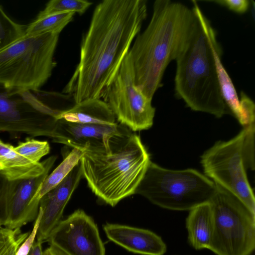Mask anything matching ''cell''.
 <instances>
[{"mask_svg":"<svg viewBox=\"0 0 255 255\" xmlns=\"http://www.w3.org/2000/svg\"><path fill=\"white\" fill-rule=\"evenodd\" d=\"M93 4L85 0H51L39 12L36 18L47 15L67 12L78 13L81 15Z\"/></svg>","mask_w":255,"mask_h":255,"instance_id":"23","label":"cell"},{"mask_svg":"<svg viewBox=\"0 0 255 255\" xmlns=\"http://www.w3.org/2000/svg\"><path fill=\"white\" fill-rule=\"evenodd\" d=\"M147 16L145 0H104L83 36L79 63L63 92L74 103L101 99Z\"/></svg>","mask_w":255,"mask_h":255,"instance_id":"1","label":"cell"},{"mask_svg":"<svg viewBox=\"0 0 255 255\" xmlns=\"http://www.w3.org/2000/svg\"><path fill=\"white\" fill-rule=\"evenodd\" d=\"M57 120L79 124L114 125L115 117L108 104L101 99H88L75 103L60 112Z\"/></svg>","mask_w":255,"mask_h":255,"instance_id":"17","label":"cell"},{"mask_svg":"<svg viewBox=\"0 0 255 255\" xmlns=\"http://www.w3.org/2000/svg\"><path fill=\"white\" fill-rule=\"evenodd\" d=\"M196 22L192 9L170 0H156L150 20L134 39L128 54L136 85L152 100L168 64L187 44Z\"/></svg>","mask_w":255,"mask_h":255,"instance_id":"2","label":"cell"},{"mask_svg":"<svg viewBox=\"0 0 255 255\" xmlns=\"http://www.w3.org/2000/svg\"><path fill=\"white\" fill-rule=\"evenodd\" d=\"M104 231L109 239L126 250L143 255H163L167 246L154 232L119 224H107Z\"/></svg>","mask_w":255,"mask_h":255,"instance_id":"15","label":"cell"},{"mask_svg":"<svg viewBox=\"0 0 255 255\" xmlns=\"http://www.w3.org/2000/svg\"><path fill=\"white\" fill-rule=\"evenodd\" d=\"M27 255H43L42 243L35 241Z\"/></svg>","mask_w":255,"mask_h":255,"instance_id":"30","label":"cell"},{"mask_svg":"<svg viewBox=\"0 0 255 255\" xmlns=\"http://www.w3.org/2000/svg\"><path fill=\"white\" fill-rule=\"evenodd\" d=\"M83 177L80 160L57 186L44 195L39 202L41 217L36 234L37 241L46 242L61 221L64 209Z\"/></svg>","mask_w":255,"mask_h":255,"instance_id":"13","label":"cell"},{"mask_svg":"<svg viewBox=\"0 0 255 255\" xmlns=\"http://www.w3.org/2000/svg\"><path fill=\"white\" fill-rule=\"evenodd\" d=\"M27 26L12 20L0 5V51L24 37Z\"/></svg>","mask_w":255,"mask_h":255,"instance_id":"22","label":"cell"},{"mask_svg":"<svg viewBox=\"0 0 255 255\" xmlns=\"http://www.w3.org/2000/svg\"><path fill=\"white\" fill-rule=\"evenodd\" d=\"M30 233H22L20 229L0 227V255H15Z\"/></svg>","mask_w":255,"mask_h":255,"instance_id":"24","label":"cell"},{"mask_svg":"<svg viewBox=\"0 0 255 255\" xmlns=\"http://www.w3.org/2000/svg\"><path fill=\"white\" fill-rule=\"evenodd\" d=\"M52 167L49 166L38 176L18 181L9 203L5 227L20 229L36 219L39 206L36 196Z\"/></svg>","mask_w":255,"mask_h":255,"instance_id":"14","label":"cell"},{"mask_svg":"<svg viewBox=\"0 0 255 255\" xmlns=\"http://www.w3.org/2000/svg\"><path fill=\"white\" fill-rule=\"evenodd\" d=\"M246 134L244 128L233 138L217 141L202 154L201 163L205 176L236 196L255 215V195L246 173L249 165Z\"/></svg>","mask_w":255,"mask_h":255,"instance_id":"9","label":"cell"},{"mask_svg":"<svg viewBox=\"0 0 255 255\" xmlns=\"http://www.w3.org/2000/svg\"><path fill=\"white\" fill-rule=\"evenodd\" d=\"M14 149L26 159L33 162H39L41 158L49 152L50 146L46 141L27 138L25 141L19 142Z\"/></svg>","mask_w":255,"mask_h":255,"instance_id":"25","label":"cell"},{"mask_svg":"<svg viewBox=\"0 0 255 255\" xmlns=\"http://www.w3.org/2000/svg\"><path fill=\"white\" fill-rule=\"evenodd\" d=\"M216 184L194 169L172 170L150 161L135 194L174 211H190L209 202Z\"/></svg>","mask_w":255,"mask_h":255,"instance_id":"5","label":"cell"},{"mask_svg":"<svg viewBox=\"0 0 255 255\" xmlns=\"http://www.w3.org/2000/svg\"><path fill=\"white\" fill-rule=\"evenodd\" d=\"M213 2L226 6L230 10L239 13L246 12L250 6V1L248 0H218Z\"/></svg>","mask_w":255,"mask_h":255,"instance_id":"28","label":"cell"},{"mask_svg":"<svg viewBox=\"0 0 255 255\" xmlns=\"http://www.w3.org/2000/svg\"><path fill=\"white\" fill-rule=\"evenodd\" d=\"M222 48L216 50L214 53L217 77L223 99L238 120L245 127L248 125L240 105L237 91L233 83L221 61Z\"/></svg>","mask_w":255,"mask_h":255,"instance_id":"19","label":"cell"},{"mask_svg":"<svg viewBox=\"0 0 255 255\" xmlns=\"http://www.w3.org/2000/svg\"><path fill=\"white\" fill-rule=\"evenodd\" d=\"M58 34L25 36L0 51V84L21 90H40L56 65Z\"/></svg>","mask_w":255,"mask_h":255,"instance_id":"6","label":"cell"},{"mask_svg":"<svg viewBox=\"0 0 255 255\" xmlns=\"http://www.w3.org/2000/svg\"><path fill=\"white\" fill-rule=\"evenodd\" d=\"M80 150L73 148L68 153H65L62 161L46 177L36 196V200L40 202L41 198L49 191L57 186L78 163L82 156Z\"/></svg>","mask_w":255,"mask_h":255,"instance_id":"20","label":"cell"},{"mask_svg":"<svg viewBox=\"0 0 255 255\" xmlns=\"http://www.w3.org/2000/svg\"><path fill=\"white\" fill-rule=\"evenodd\" d=\"M188 239L195 249H209L213 228V213L210 202L200 205L189 211L186 219Z\"/></svg>","mask_w":255,"mask_h":255,"instance_id":"18","label":"cell"},{"mask_svg":"<svg viewBox=\"0 0 255 255\" xmlns=\"http://www.w3.org/2000/svg\"><path fill=\"white\" fill-rule=\"evenodd\" d=\"M209 202L213 228L209 250L217 255H250L255 249V215L217 184Z\"/></svg>","mask_w":255,"mask_h":255,"instance_id":"8","label":"cell"},{"mask_svg":"<svg viewBox=\"0 0 255 255\" xmlns=\"http://www.w3.org/2000/svg\"><path fill=\"white\" fill-rule=\"evenodd\" d=\"M56 156H51L41 162H33L18 153L12 145L0 139V174L10 181L38 176L50 166Z\"/></svg>","mask_w":255,"mask_h":255,"instance_id":"16","label":"cell"},{"mask_svg":"<svg viewBox=\"0 0 255 255\" xmlns=\"http://www.w3.org/2000/svg\"><path fill=\"white\" fill-rule=\"evenodd\" d=\"M18 181H9L0 174V227L6 223L9 203Z\"/></svg>","mask_w":255,"mask_h":255,"instance_id":"26","label":"cell"},{"mask_svg":"<svg viewBox=\"0 0 255 255\" xmlns=\"http://www.w3.org/2000/svg\"><path fill=\"white\" fill-rule=\"evenodd\" d=\"M150 161L140 137L131 131L116 136L109 146L83 151V177L92 191L112 207L135 194Z\"/></svg>","mask_w":255,"mask_h":255,"instance_id":"4","label":"cell"},{"mask_svg":"<svg viewBox=\"0 0 255 255\" xmlns=\"http://www.w3.org/2000/svg\"><path fill=\"white\" fill-rule=\"evenodd\" d=\"M75 13L67 12L36 18L27 25L25 36H36L52 33L58 34L73 18Z\"/></svg>","mask_w":255,"mask_h":255,"instance_id":"21","label":"cell"},{"mask_svg":"<svg viewBox=\"0 0 255 255\" xmlns=\"http://www.w3.org/2000/svg\"><path fill=\"white\" fill-rule=\"evenodd\" d=\"M52 93L6 87L0 84V132L52 139L59 113Z\"/></svg>","mask_w":255,"mask_h":255,"instance_id":"7","label":"cell"},{"mask_svg":"<svg viewBox=\"0 0 255 255\" xmlns=\"http://www.w3.org/2000/svg\"><path fill=\"white\" fill-rule=\"evenodd\" d=\"M196 22L189 41L176 59V95L193 111L221 118L227 107L217 77L214 53L221 48L210 21L195 0Z\"/></svg>","mask_w":255,"mask_h":255,"instance_id":"3","label":"cell"},{"mask_svg":"<svg viewBox=\"0 0 255 255\" xmlns=\"http://www.w3.org/2000/svg\"><path fill=\"white\" fill-rule=\"evenodd\" d=\"M41 217V212L38 210V213L33 229L28 236L21 244L18 249L15 255H27L35 241L38 228Z\"/></svg>","mask_w":255,"mask_h":255,"instance_id":"27","label":"cell"},{"mask_svg":"<svg viewBox=\"0 0 255 255\" xmlns=\"http://www.w3.org/2000/svg\"><path fill=\"white\" fill-rule=\"evenodd\" d=\"M102 98L120 124L133 131L145 130L153 123L155 109L134 82L132 63L128 54Z\"/></svg>","mask_w":255,"mask_h":255,"instance_id":"10","label":"cell"},{"mask_svg":"<svg viewBox=\"0 0 255 255\" xmlns=\"http://www.w3.org/2000/svg\"><path fill=\"white\" fill-rule=\"evenodd\" d=\"M46 241L67 255H105L97 225L80 209L60 221Z\"/></svg>","mask_w":255,"mask_h":255,"instance_id":"11","label":"cell"},{"mask_svg":"<svg viewBox=\"0 0 255 255\" xmlns=\"http://www.w3.org/2000/svg\"><path fill=\"white\" fill-rule=\"evenodd\" d=\"M43 255H67L60 249L52 245L43 251Z\"/></svg>","mask_w":255,"mask_h":255,"instance_id":"29","label":"cell"},{"mask_svg":"<svg viewBox=\"0 0 255 255\" xmlns=\"http://www.w3.org/2000/svg\"><path fill=\"white\" fill-rule=\"evenodd\" d=\"M129 131L127 127L118 123L105 125L74 123L58 120L52 139L53 142L62 143L83 152L107 148L114 137Z\"/></svg>","mask_w":255,"mask_h":255,"instance_id":"12","label":"cell"}]
</instances>
